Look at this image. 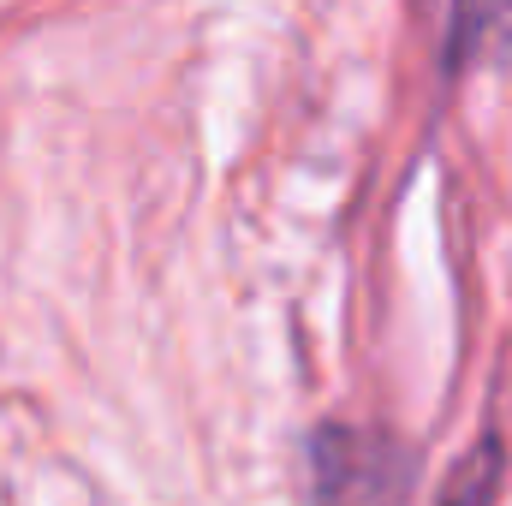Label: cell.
I'll list each match as a JSON object with an SVG mask.
<instances>
[{"label":"cell","instance_id":"6da1fadb","mask_svg":"<svg viewBox=\"0 0 512 506\" xmlns=\"http://www.w3.org/2000/svg\"><path fill=\"white\" fill-rule=\"evenodd\" d=\"M417 453L382 429L328 423L310 435V495L316 506H393L411 495Z\"/></svg>","mask_w":512,"mask_h":506},{"label":"cell","instance_id":"3957f363","mask_svg":"<svg viewBox=\"0 0 512 506\" xmlns=\"http://www.w3.org/2000/svg\"><path fill=\"white\" fill-rule=\"evenodd\" d=\"M501 483H507V447H501V435H483V441L453 465L441 506H495L501 501Z\"/></svg>","mask_w":512,"mask_h":506},{"label":"cell","instance_id":"7a4b0ae2","mask_svg":"<svg viewBox=\"0 0 512 506\" xmlns=\"http://www.w3.org/2000/svg\"><path fill=\"white\" fill-rule=\"evenodd\" d=\"M447 60L453 66L512 72V0H453Z\"/></svg>","mask_w":512,"mask_h":506}]
</instances>
